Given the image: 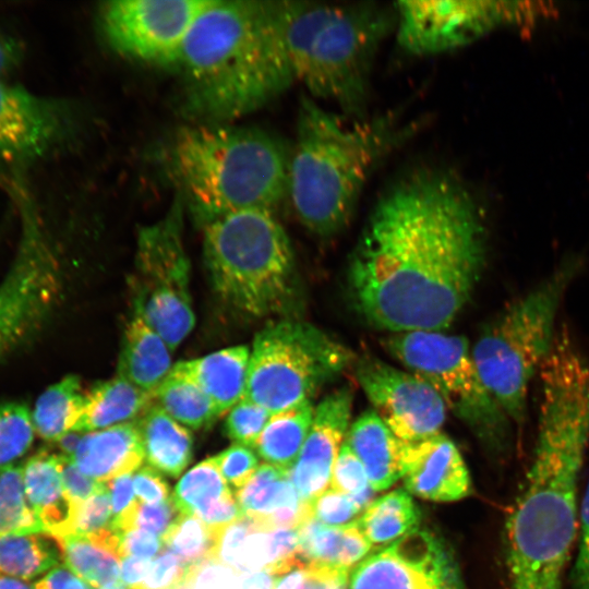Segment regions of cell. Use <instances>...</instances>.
<instances>
[{
	"instance_id": "1",
	"label": "cell",
	"mask_w": 589,
	"mask_h": 589,
	"mask_svg": "<svg viewBox=\"0 0 589 589\" xmlns=\"http://www.w3.org/2000/svg\"><path fill=\"white\" fill-rule=\"evenodd\" d=\"M484 260V226L470 193L448 173L418 170L373 208L349 261V294L377 328L441 332L469 300Z\"/></svg>"
},
{
	"instance_id": "2",
	"label": "cell",
	"mask_w": 589,
	"mask_h": 589,
	"mask_svg": "<svg viewBox=\"0 0 589 589\" xmlns=\"http://www.w3.org/2000/svg\"><path fill=\"white\" fill-rule=\"evenodd\" d=\"M539 373L532 458L505 521L509 589H562L578 536V486L589 445V362L561 329Z\"/></svg>"
},
{
	"instance_id": "3",
	"label": "cell",
	"mask_w": 589,
	"mask_h": 589,
	"mask_svg": "<svg viewBox=\"0 0 589 589\" xmlns=\"http://www.w3.org/2000/svg\"><path fill=\"white\" fill-rule=\"evenodd\" d=\"M176 68L183 108L196 123H231L267 105L296 81L277 1L212 0Z\"/></svg>"
},
{
	"instance_id": "4",
	"label": "cell",
	"mask_w": 589,
	"mask_h": 589,
	"mask_svg": "<svg viewBox=\"0 0 589 589\" xmlns=\"http://www.w3.org/2000/svg\"><path fill=\"white\" fill-rule=\"evenodd\" d=\"M409 131L390 116L349 122L302 97L288 177V196L300 223L321 238L340 232L373 167Z\"/></svg>"
},
{
	"instance_id": "5",
	"label": "cell",
	"mask_w": 589,
	"mask_h": 589,
	"mask_svg": "<svg viewBox=\"0 0 589 589\" xmlns=\"http://www.w3.org/2000/svg\"><path fill=\"white\" fill-rule=\"evenodd\" d=\"M289 164L274 135L231 123L183 127L167 151L178 194L202 225L245 209L274 213L288 195Z\"/></svg>"
},
{
	"instance_id": "6",
	"label": "cell",
	"mask_w": 589,
	"mask_h": 589,
	"mask_svg": "<svg viewBox=\"0 0 589 589\" xmlns=\"http://www.w3.org/2000/svg\"><path fill=\"white\" fill-rule=\"evenodd\" d=\"M285 49L296 81L313 99L361 118L372 63L396 25L395 10L372 3L332 5L277 1Z\"/></svg>"
},
{
	"instance_id": "7",
	"label": "cell",
	"mask_w": 589,
	"mask_h": 589,
	"mask_svg": "<svg viewBox=\"0 0 589 589\" xmlns=\"http://www.w3.org/2000/svg\"><path fill=\"white\" fill-rule=\"evenodd\" d=\"M203 227L206 268L225 304L253 318L290 310L297 291L294 256L273 212H235Z\"/></svg>"
},
{
	"instance_id": "8",
	"label": "cell",
	"mask_w": 589,
	"mask_h": 589,
	"mask_svg": "<svg viewBox=\"0 0 589 589\" xmlns=\"http://www.w3.org/2000/svg\"><path fill=\"white\" fill-rule=\"evenodd\" d=\"M580 266L577 257L562 262L495 315L471 349L481 380L516 425L526 420L529 385L553 348L557 313Z\"/></svg>"
},
{
	"instance_id": "9",
	"label": "cell",
	"mask_w": 589,
	"mask_h": 589,
	"mask_svg": "<svg viewBox=\"0 0 589 589\" xmlns=\"http://www.w3.org/2000/svg\"><path fill=\"white\" fill-rule=\"evenodd\" d=\"M349 348L311 323L285 318L266 325L250 349L245 392L271 413L312 396L352 362Z\"/></svg>"
},
{
	"instance_id": "10",
	"label": "cell",
	"mask_w": 589,
	"mask_h": 589,
	"mask_svg": "<svg viewBox=\"0 0 589 589\" xmlns=\"http://www.w3.org/2000/svg\"><path fill=\"white\" fill-rule=\"evenodd\" d=\"M387 351L442 397L488 448L505 454L510 448V423L481 380L462 336L441 332L394 333L384 341Z\"/></svg>"
},
{
	"instance_id": "11",
	"label": "cell",
	"mask_w": 589,
	"mask_h": 589,
	"mask_svg": "<svg viewBox=\"0 0 589 589\" xmlns=\"http://www.w3.org/2000/svg\"><path fill=\"white\" fill-rule=\"evenodd\" d=\"M183 209L184 202L177 193L163 218L139 229L132 278L134 314L172 351L195 324L190 262L183 243Z\"/></svg>"
},
{
	"instance_id": "12",
	"label": "cell",
	"mask_w": 589,
	"mask_h": 589,
	"mask_svg": "<svg viewBox=\"0 0 589 589\" xmlns=\"http://www.w3.org/2000/svg\"><path fill=\"white\" fill-rule=\"evenodd\" d=\"M20 235L16 254L0 284V357L43 322L59 291L58 264L28 187H16Z\"/></svg>"
},
{
	"instance_id": "13",
	"label": "cell",
	"mask_w": 589,
	"mask_h": 589,
	"mask_svg": "<svg viewBox=\"0 0 589 589\" xmlns=\"http://www.w3.org/2000/svg\"><path fill=\"white\" fill-rule=\"evenodd\" d=\"M212 0H117L101 4L98 21L117 53L176 67L195 21Z\"/></svg>"
},
{
	"instance_id": "14",
	"label": "cell",
	"mask_w": 589,
	"mask_h": 589,
	"mask_svg": "<svg viewBox=\"0 0 589 589\" xmlns=\"http://www.w3.org/2000/svg\"><path fill=\"white\" fill-rule=\"evenodd\" d=\"M394 10L397 43L414 56L457 49L516 16L510 3L496 1H399Z\"/></svg>"
},
{
	"instance_id": "15",
	"label": "cell",
	"mask_w": 589,
	"mask_h": 589,
	"mask_svg": "<svg viewBox=\"0 0 589 589\" xmlns=\"http://www.w3.org/2000/svg\"><path fill=\"white\" fill-rule=\"evenodd\" d=\"M347 589H465L458 562L438 536L417 529L354 565Z\"/></svg>"
},
{
	"instance_id": "16",
	"label": "cell",
	"mask_w": 589,
	"mask_h": 589,
	"mask_svg": "<svg viewBox=\"0 0 589 589\" xmlns=\"http://www.w3.org/2000/svg\"><path fill=\"white\" fill-rule=\"evenodd\" d=\"M357 380L373 410L401 442L411 444L440 433L446 405L428 383L376 358H362Z\"/></svg>"
},
{
	"instance_id": "17",
	"label": "cell",
	"mask_w": 589,
	"mask_h": 589,
	"mask_svg": "<svg viewBox=\"0 0 589 589\" xmlns=\"http://www.w3.org/2000/svg\"><path fill=\"white\" fill-rule=\"evenodd\" d=\"M69 107L0 77V160L21 169L48 155L68 136Z\"/></svg>"
},
{
	"instance_id": "18",
	"label": "cell",
	"mask_w": 589,
	"mask_h": 589,
	"mask_svg": "<svg viewBox=\"0 0 589 589\" xmlns=\"http://www.w3.org/2000/svg\"><path fill=\"white\" fill-rule=\"evenodd\" d=\"M352 394L344 387L321 400L300 454L290 469L291 482L303 503L323 493L348 432Z\"/></svg>"
},
{
	"instance_id": "19",
	"label": "cell",
	"mask_w": 589,
	"mask_h": 589,
	"mask_svg": "<svg viewBox=\"0 0 589 589\" xmlns=\"http://www.w3.org/2000/svg\"><path fill=\"white\" fill-rule=\"evenodd\" d=\"M402 478L407 491L433 502H454L471 492V479L454 442L441 432L404 445Z\"/></svg>"
},
{
	"instance_id": "20",
	"label": "cell",
	"mask_w": 589,
	"mask_h": 589,
	"mask_svg": "<svg viewBox=\"0 0 589 589\" xmlns=\"http://www.w3.org/2000/svg\"><path fill=\"white\" fill-rule=\"evenodd\" d=\"M243 513L266 529L297 528L310 516L290 479V470L264 462L235 493Z\"/></svg>"
},
{
	"instance_id": "21",
	"label": "cell",
	"mask_w": 589,
	"mask_h": 589,
	"mask_svg": "<svg viewBox=\"0 0 589 589\" xmlns=\"http://www.w3.org/2000/svg\"><path fill=\"white\" fill-rule=\"evenodd\" d=\"M144 452L136 421L83 433L72 458L87 477L107 483L141 467Z\"/></svg>"
},
{
	"instance_id": "22",
	"label": "cell",
	"mask_w": 589,
	"mask_h": 589,
	"mask_svg": "<svg viewBox=\"0 0 589 589\" xmlns=\"http://www.w3.org/2000/svg\"><path fill=\"white\" fill-rule=\"evenodd\" d=\"M22 472L26 498L44 532L55 538L69 536L76 505L62 483L60 455L37 453L27 459Z\"/></svg>"
},
{
	"instance_id": "23",
	"label": "cell",
	"mask_w": 589,
	"mask_h": 589,
	"mask_svg": "<svg viewBox=\"0 0 589 589\" xmlns=\"http://www.w3.org/2000/svg\"><path fill=\"white\" fill-rule=\"evenodd\" d=\"M250 348L232 346L192 360L179 361L171 372L196 384L212 400L219 416L244 396Z\"/></svg>"
},
{
	"instance_id": "24",
	"label": "cell",
	"mask_w": 589,
	"mask_h": 589,
	"mask_svg": "<svg viewBox=\"0 0 589 589\" xmlns=\"http://www.w3.org/2000/svg\"><path fill=\"white\" fill-rule=\"evenodd\" d=\"M345 441L363 465L374 491L386 490L402 478L405 443L393 434L373 409L356 419Z\"/></svg>"
},
{
	"instance_id": "25",
	"label": "cell",
	"mask_w": 589,
	"mask_h": 589,
	"mask_svg": "<svg viewBox=\"0 0 589 589\" xmlns=\"http://www.w3.org/2000/svg\"><path fill=\"white\" fill-rule=\"evenodd\" d=\"M171 351L163 337L134 314L123 332L117 375L153 394L172 369Z\"/></svg>"
},
{
	"instance_id": "26",
	"label": "cell",
	"mask_w": 589,
	"mask_h": 589,
	"mask_svg": "<svg viewBox=\"0 0 589 589\" xmlns=\"http://www.w3.org/2000/svg\"><path fill=\"white\" fill-rule=\"evenodd\" d=\"M135 421L148 466L169 477H179L193 457V437L189 429L154 401Z\"/></svg>"
},
{
	"instance_id": "27",
	"label": "cell",
	"mask_w": 589,
	"mask_h": 589,
	"mask_svg": "<svg viewBox=\"0 0 589 589\" xmlns=\"http://www.w3.org/2000/svg\"><path fill=\"white\" fill-rule=\"evenodd\" d=\"M153 404V394L116 376L86 394L74 432L88 433L136 420Z\"/></svg>"
},
{
	"instance_id": "28",
	"label": "cell",
	"mask_w": 589,
	"mask_h": 589,
	"mask_svg": "<svg viewBox=\"0 0 589 589\" xmlns=\"http://www.w3.org/2000/svg\"><path fill=\"white\" fill-rule=\"evenodd\" d=\"M297 530L298 553L306 564H326L350 569L372 549L357 519L342 526H326L309 516Z\"/></svg>"
},
{
	"instance_id": "29",
	"label": "cell",
	"mask_w": 589,
	"mask_h": 589,
	"mask_svg": "<svg viewBox=\"0 0 589 589\" xmlns=\"http://www.w3.org/2000/svg\"><path fill=\"white\" fill-rule=\"evenodd\" d=\"M314 412L312 400H305L272 413L253 449L265 462L290 470L309 434Z\"/></svg>"
},
{
	"instance_id": "30",
	"label": "cell",
	"mask_w": 589,
	"mask_h": 589,
	"mask_svg": "<svg viewBox=\"0 0 589 589\" xmlns=\"http://www.w3.org/2000/svg\"><path fill=\"white\" fill-rule=\"evenodd\" d=\"M83 402L79 376L68 375L50 385L37 398L32 411L36 434L48 442H58L74 430Z\"/></svg>"
},
{
	"instance_id": "31",
	"label": "cell",
	"mask_w": 589,
	"mask_h": 589,
	"mask_svg": "<svg viewBox=\"0 0 589 589\" xmlns=\"http://www.w3.org/2000/svg\"><path fill=\"white\" fill-rule=\"evenodd\" d=\"M420 519L409 492L398 489L373 501L357 520L371 545H383L419 529Z\"/></svg>"
},
{
	"instance_id": "32",
	"label": "cell",
	"mask_w": 589,
	"mask_h": 589,
	"mask_svg": "<svg viewBox=\"0 0 589 589\" xmlns=\"http://www.w3.org/2000/svg\"><path fill=\"white\" fill-rule=\"evenodd\" d=\"M61 558L60 545L57 539L49 534L0 537V574L29 580L58 566Z\"/></svg>"
},
{
	"instance_id": "33",
	"label": "cell",
	"mask_w": 589,
	"mask_h": 589,
	"mask_svg": "<svg viewBox=\"0 0 589 589\" xmlns=\"http://www.w3.org/2000/svg\"><path fill=\"white\" fill-rule=\"evenodd\" d=\"M271 531L256 519L243 515L223 530L217 562L237 573L267 568L271 565Z\"/></svg>"
},
{
	"instance_id": "34",
	"label": "cell",
	"mask_w": 589,
	"mask_h": 589,
	"mask_svg": "<svg viewBox=\"0 0 589 589\" xmlns=\"http://www.w3.org/2000/svg\"><path fill=\"white\" fill-rule=\"evenodd\" d=\"M153 401L177 422L194 430L207 428L220 417L196 384L171 371L154 390Z\"/></svg>"
},
{
	"instance_id": "35",
	"label": "cell",
	"mask_w": 589,
	"mask_h": 589,
	"mask_svg": "<svg viewBox=\"0 0 589 589\" xmlns=\"http://www.w3.org/2000/svg\"><path fill=\"white\" fill-rule=\"evenodd\" d=\"M65 565L92 588L120 581V558L97 541L83 536L56 538Z\"/></svg>"
},
{
	"instance_id": "36",
	"label": "cell",
	"mask_w": 589,
	"mask_h": 589,
	"mask_svg": "<svg viewBox=\"0 0 589 589\" xmlns=\"http://www.w3.org/2000/svg\"><path fill=\"white\" fill-rule=\"evenodd\" d=\"M214 457L202 460L175 486L172 497L184 516L200 518L205 512L233 495Z\"/></svg>"
},
{
	"instance_id": "37",
	"label": "cell",
	"mask_w": 589,
	"mask_h": 589,
	"mask_svg": "<svg viewBox=\"0 0 589 589\" xmlns=\"http://www.w3.org/2000/svg\"><path fill=\"white\" fill-rule=\"evenodd\" d=\"M221 532L196 517L185 516L163 541L187 566L199 570L207 562H217Z\"/></svg>"
},
{
	"instance_id": "38",
	"label": "cell",
	"mask_w": 589,
	"mask_h": 589,
	"mask_svg": "<svg viewBox=\"0 0 589 589\" xmlns=\"http://www.w3.org/2000/svg\"><path fill=\"white\" fill-rule=\"evenodd\" d=\"M45 533L24 490L20 466L0 469V537L5 534Z\"/></svg>"
},
{
	"instance_id": "39",
	"label": "cell",
	"mask_w": 589,
	"mask_h": 589,
	"mask_svg": "<svg viewBox=\"0 0 589 589\" xmlns=\"http://www.w3.org/2000/svg\"><path fill=\"white\" fill-rule=\"evenodd\" d=\"M35 433L32 411L25 404H0V469L12 466L29 449Z\"/></svg>"
},
{
	"instance_id": "40",
	"label": "cell",
	"mask_w": 589,
	"mask_h": 589,
	"mask_svg": "<svg viewBox=\"0 0 589 589\" xmlns=\"http://www.w3.org/2000/svg\"><path fill=\"white\" fill-rule=\"evenodd\" d=\"M330 486L350 496L360 512H364L372 503L374 490L363 465L346 441L341 444L334 462Z\"/></svg>"
},
{
	"instance_id": "41",
	"label": "cell",
	"mask_w": 589,
	"mask_h": 589,
	"mask_svg": "<svg viewBox=\"0 0 589 589\" xmlns=\"http://www.w3.org/2000/svg\"><path fill=\"white\" fill-rule=\"evenodd\" d=\"M271 416L267 409L242 398L227 412L224 432L235 443L253 448Z\"/></svg>"
},
{
	"instance_id": "42",
	"label": "cell",
	"mask_w": 589,
	"mask_h": 589,
	"mask_svg": "<svg viewBox=\"0 0 589 589\" xmlns=\"http://www.w3.org/2000/svg\"><path fill=\"white\" fill-rule=\"evenodd\" d=\"M183 517L185 516L178 507L172 495L166 501L153 504L139 501L120 531L143 529L163 539Z\"/></svg>"
},
{
	"instance_id": "43",
	"label": "cell",
	"mask_w": 589,
	"mask_h": 589,
	"mask_svg": "<svg viewBox=\"0 0 589 589\" xmlns=\"http://www.w3.org/2000/svg\"><path fill=\"white\" fill-rule=\"evenodd\" d=\"M197 570L187 566L176 554L164 549L152 566L140 589H180L191 586Z\"/></svg>"
},
{
	"instance_id": "44",
	"label": "cell",
	"mask_w": 589,
	"mask_h": 589,
	"mask_svg": "<svg viewBox=\"0 0 589 589\" xmlns=\"http://www.w3.org/2000/svg\"><path fill=\"white\" fill-rule=\"evenodd\" d=\"M112 524V508L106 484L104 490L76 505L71 533L69 536H94L113 528Z\"/></svg>"
},
{
	"instance_id": "45",
	"label": "cell",
	"mask_w": 589,
	"mask_h": 589,
	"mask_svg": "<svg viewBox=\"0 0 589 589\" xmlns=\"http://www.w3.org/2000/svg\"><path fill=\"white\" fill-rule=\"evenodd\" d=\"M214 458L233 493L245 485L260 466L253 448L238 443H233Z\"/></svg>"
},
{
	"instance_id": "46",
	"label": "cell",
	"mask_w": 589,
	"mask_h": 589,
	"mask_svg": "<svg viewBox=\"0 0 589 589\" xmlns=\"http://www.w3.org/2000/svg\"><path fill=\"white\" fill-rule=\"evenodd\" d=\"M310 516L326 526H342L360 513L352 498L329 489L306 503Z\"/></svg>"
},
{
	"instance_id": "47",
	"label": "cell",
	"mask_w": 589,
	"mask_h": 589,
	"mask_svg": "<svg viewBox=\"0 0 589 589\" xmlns=\"http://www.w3.org/2000/svg\"><path fill=\"white\" fill-rule=\"evenodd\" d=\"M577 541L570 586L572 589H589V479L579 503Z\"/></svg>"
},
{
	"instance_id": "48",
	"label": "cell",
	"mask_w": 589,
	"mask_h": 589,
	"mask_svg": "<svg viewBox=\"0 0 589 589\" xmlns=\"http://www.w3.org/2000/svg\"><path fill=\"white\" fill-rule=\"evenodd\" d=\"M349 575L346 567L306 564L294 589H347Z\"/></svg>"
},
{
	"instance_id": "49",
	"label": "cell",
	"mask_w": 589,
	"mask_h": 589,
	"mask_svg": "<svg viewBox=\"0 0 589 589\" xmlns=\"http://www.w3.org/2000/svg\"><path fill=\"white\" fill-rule=\"evenodd\" d=\"M132 473L120 476L106 483L112 508V527L117 530L122 529L139 503L133 492Z\"/></svg>"
},
{
	"instance_id": "50",
	"label": "cell",
	"mask_w": 589,
	"mask_h": 589,
	"mask_svg": "<svg viewBox=\"0 0 589 589\" xmlns=\"http://www.w3.org/2000/svg\"><path fill=\"white\" fill-rule=\"evenodd\" d=\"M60 458L62 483L68 496L75 505L85 502L106 488V483L97 482L84 474L72 459L62 455Z\"/></svg>"
},
{
	"instance_id": "51",
	"label": "cell",
	"mask_w": 589,
	"mask_h": 589,
	"mask_svg": "<svg viewBox=\"0 0 589 589\" xmlns=\"http://www.w3.org/2000/svg\"><path fill=\"white\" fill-rule=\"evenodd\" d=\"M165 549L160 537L143 530L120 531V560L128 556L152 560Z\"/></svg>"
},
{
	"instance_id": "52",
	"label": "cell",
	"mask_w": 589,
	"mask_h": 589,
	"mask_svg": "<svg viewBox=\"0 0 589 589\" xmlns=\"http://www.w3.org/2000/svg\"><path fill=\"white\" fill-rule=\"evenodd\" d=\"M135 471L133 474V485L137 498L142 503H159L172 495L167 481L154 468L144 466Z\"/></svg>"
},
{
	"instance_id": "53",
	"label": "cell",
	"mask_w": 589,
	"mask_h": 589,
	"mask_svg": "<svg viewBox=\"0 0 589 589\" xmlns=\"http://www.w3.org/2000/svg\"><path fill=\"white\" fill-rule=\"evenodd\" d=\"M34 589H92V587L67 565H58L39 579Z\"/></svg>"
},
{
	"instance_id": "54",
	"label": "cell",
	"mask_w": 589,
	"mask_h": 589,
	"mask_svg": "<svg viewBox=\"0 0 589 589\" xmlns=\"http://www.w3.org/2000/svg\"><path fill=\"white\" fill-rule=\"evenodd\" d=\"M121 561L120 582L125 589H140L152 566V560L128 556Z\"/></svg>"
},
{
	"instance_id": "55",
	"label": "cell",
	"mask_w": 589,
	"mask_h": 589,
	"mask_svg": "<svg viewBox=\"0 0 589 589\" xmlns=\"http://www.w3.org/2000/svg\"><path fill=\"white\" fill-rule=\"evenodd\" d=\"M22 53V45L14 37L0 32V77L17 67Z\"/></svg>"
},
{
	"instance_id": "56",
	"label": "cell",
	"mask_w": 589,
	"mask_h": 589,
	"mask_svg": "<svg viewBox=\"0 0 589 589\" xmlns=\"http://www.w3.org/2000/svg\"><path fill=\"white\" fill-rule=\"evenodd\" d=\"M83 436V433L79 432H69L64 436H62L57 443L61 450L62 456L72 459L77 446L81 442V438Z\"/></svg>"
},
{
	"instance_id": "57",
	"label": "cell",
	"mask_w": 589,
	"mask_h": 589,
	"mask_svg": "<svg viewBox=\"0 0 589 589\" xmlns=\"http://www.w3.org/2000/svg\"><path fill=\"white\" fill-rule=\"evenodd\" d=\"M304 566L294 568L293 570H291V572L287 573L286 575H284L276 582V585L274 586L273 589H294Z\"/></svg>"
},
{
	"instance_id": "58",
	"label": "cell",
	"mask_w": 589,
	"mask_h": 589,
	"mask_svg": "<svg viewBox=\"0 0 589 589\" xmlns=\"http://www.w3.org/2000/svg\"><path fill=\"white\" fill-rule=\"evenodd\" d=\"M0 589H33L23 580L0 574Z\"/></svg>"
},
{
	"instance_id": "59",
	"label": "cell",
	"mask_w": 589,
	"mask_h": 589,
	"mask_svg": "<svg viewBox=\"0 0 589 589\" xmlns=\"http://www.w3.org/2000/svg\"><path fill=\"white\" fill-rule=\"evenodd\" d=\"M96 589H125V587L119 581V582L100 587V588H96Z\"/></svg>"
}]
</instances>
